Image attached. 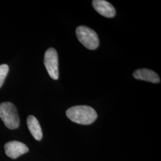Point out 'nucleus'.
Returning a JSON list of instances; mask_svg holds the SVG:
<instances>
[{
  "label": "nucleus",
  "instance_id": "f257e3e1",
  "mask_svg": "<svg viewBox=\"0 0 161 161\" xmlns=\"http://www.w3.org/2000/svg\"><path fill=\"white\" fill-rule=\"evenodd\" d=\"M66 116L70 121L81 125H90L97 118L95 110L88 106H75L66 111Z\"/></svg>",
  "mask_w": 161,
  "mask_h": 161
},
{
  "label": "nucleus",
  "instance_id": "f03ea898",
  "mask_svg": "<svg viewBox=\"0 0 161 161\" xmlns=\"http://www.w3.org/2000/svg\"><path fill=\"white\" fill-rule=\"evenodd\" d=\"M0 118L10 129H16L20 124L19 116L16 106L11 102L0 104Z\"/></svg>",
  "mask_w": 161,
  "mask_h": 161
},
{
  "label": "nucleus",
  "instance_id": "7ed1b4c3",
  "mask_svg": "<svg viewBox=\"0 0 161 161\" xmlns=\"http://www.w3.org/2000/svg\"><path fill=\"white\" fill-rule=\"evenodd\" d=\"M76 35L78 40L86 48L91 50L97 48L99 39L94 30L86 26H80L76 29Z\"/></svg>",
  "mask_w": 161,
  "mask_h": 161
},
{
  "label": "nucleus",
  "instance_id": "20e7f679",
  "mask_svg": "<svg viewBox=\"0 0 161 161\" xmlns=\"http://www.w3.org/2000/svg\"><path fill=\"white\" fill-rule=\"evenodd\" d=\"M44 63L48 74L52 79L57 80L59 77L58 53L53 48L47 50L44 55Z\"/></svg>",
  "mask_w": 161,
  "mask_h": 161
},
{
  "label": "nucleus",
  "instance_id": "39448f33",
  "mask_svg": "<svg viewBox=\"0 0 161 161\" xmlns=\"http://www.w3.org/2000/svg\"><path fill=\"white\" fill-rule=\"evenodd\" d=\"M4 149L6 155L12 159H16L29 151L26 144L18 141H12L7 143L4 146Z\"/></svg>",
  "mask_w": 161,
  "mask_h": 161
},
{
  "label": "nucleus",
  "instance_id": "423d86ee",
  "mask_svg": "<svg viewBox=\"0 0 161 161\" xmlns=\"http://www.w3.org/2000/svg\"><path fill=\"white\" fill-rule=\"evenodd\" d=\"M92 6L96 12L104 17H114L116 14L114 7L110 3L104 0H94Z\"/></svg>",
  "mask_w": 161,
  "mask_h": 161
},
{
  "label": "nucleus",
  "instance_id": "0eeeda50",
  "mask_svg": "<svg viewBox=\"0 0 161 161\" xmlns=\"http://www.w3.org/2000/svg\"><path fill=\"white\" fill-rule=\"evenodd\" d=\"M133 76L138 80H145L152 83L160 82V78L155 72L147 69H140L133 73Z\"/></svg>",
  "mask_w": 161,
  "mask_h": 161
},
{
  "label": "nucleus",
  "instance_id": "6e6552de",
  "mask_svg": "<svg viewBox=\"0 0 161 161\" xmlns=\"http://www.w3.org/2000/svg\"><path fill=\"white\" fill-rule=\"evenodd\" d=\"M27 125L34 138L38 141L41 140L42 138V131L37 119L34 116H29L27 119Z\"/></svg>",
  "mask_w": 161,
  "mask_h": 161
},
{
  "label": "nucleus",
  "instance_id": "1a4fd4ad",
  "mask_svg": "<svg viewBox=\"0 0 161 161\" xmlns=\"http://www.w3.org/2000/svg\"><path fill=\"white\" fill-rule=\"evenodd\" d=\"M9 70V67L7 64H3L0 65V88L4 84L6 76Z\"/></svg>",
  "mask_w": 161,
  "mask_h": 161
}]
</instances>
